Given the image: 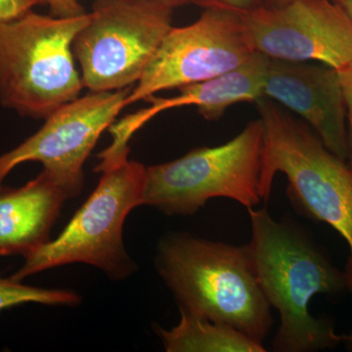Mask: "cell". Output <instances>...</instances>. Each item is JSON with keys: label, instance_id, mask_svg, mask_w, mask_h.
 Returning a JSON list of instances; mask_svg holds the SVG:
<instances>
[{"label": "cell", "instance_id": "44dd1931", "mask_svg": "<svg viewBox=\"0 0 352 352\" xmlns=\"http://www.w3.org/2000/svg\"><path fill=\"white\" fill-rule=\"evenodd\" d=\"M149 1L164 4V6H170L173 9H175L176 7L185 6V0H149Z\"/></svg>", "mask_w": 352, "mask_h": 352}, {"label": "cell", "instance_id": "e0dca14e", "mask_svg": "<svg viewBox=\"0 0 352 352\" xmlns=\"http://www.w3.org/2000/svg\"><path fill=\"white\" fill-rule=\"evenodd\" d=\"M340 85H342V94H344V102L346 107V119L349 120V166L352 168V64L338 69Z\"/></svg>", "mask_w": 352, "mask_h": 352}, {"label": "cell", "instance_id": "7a4b0ae2", "mask_svg": "<svg viewBox=\"0 0 352 352\" xmlns=\"http://www.w3.org/2000/svg\"><path fill=\"white\" fill-rule=\"evenodd\" d=\"M156 267L180 312L231 326L259 344L267 337L271 305L248 245L173 234L159 245Z\"/></svg>", "mask_w": 352, "mask_h": 352}, {"label": "cell", "instance_id": "603a6c76", "mask_svg": "<svg viewBox=\"0 0 352 352\" xmlns=\"http://www.w3.org/2000/svg\"><path fill=\"white\" fill-rule=\"evenodd\" d=\"M342 342L346 344L347 347L352 351V333H349V335H342Z\"/></svg>", "mask_w": 352, "mask_h": 352}, {"label": "cell", "instance_id": "d6986e66", "mask_svg": "<svg viewBox=\"0 0 352 352\" xmlns=\"http://www.w3.org/2000/svg\"><path fill=\"white\" fill-rule=\"evenodd\" d=\"M43 6L50 7L51 15L69 18L87 13L78 0H41Z\"/></svg>", "mask_w": 352, "mask_h": 352}, {"label": "cell", "instance_id": "9a60e30c", "mask_svg": "<svg viewBox=\"0 0 352 352\" xmlns=\"http://www.w3.org/2000/svg\"><path fill=\"white\" fill-rule=\"evenodd\" d=\"M80 302V296L66 289H50L27 286L12 277L0 278V312L23 303L45 305H73Z\"/></svg>", "mask_w": 352, "mask_h": 352}, {"label": "cell", "instance_id": "7402d4cb", "mask_svg": "<svg viewBox=\"0 0 352 352\" xmlns=\"http://www.w3.org/2000/svg\"><path fill=\"white\" fill-rule=\"evenodd\" d=\"M333 1L344 9V12L352 21V0H333Z\"/></svg>", "mask_w": 352, "mask_h": 352}, {"label": "cell", "instance_id": "5bb4252c", "mask_svg": "<svg viewBox=\"0 0 352 352\" xmlns=\"http://www.w3.org/2000/svg\"><path fill=\"white\" fill-rule=\"evenodd\" d=\"M171 330L157 329L168 352H265L263 344L226 324L186 314Z\"/></svg>", "mask_w": 352, "mask_h": 352}, {"label": "cell", "instance_id": "ffe728a7", "mask_svg": "<svg viewBox=\"0 0 352 352\" xmlns=\"http://www.w3.org/2000/svg\"><path fill=\"white\" fill-rule=\"evenodd\" d=\"M296 1H300V0H263V6L267 8H278Z\"/></svg>", "mask_w": 352, "mask_h": 352}, {"label": "cell", "instance_id": "8fae6325", "mask_svg": "<svg viewBox=\"0 0 352 352\" xmlns=\"http://www.w3.org/2000/svg\"><path fill=\"white\" fill-rule=\"evenodd\" d=\"M264 97L300 116L329 151L346 161V107L337 69L270 58Z\"/></svg>", "mask_w": 352, "mask_h": 352}, {"label": "cell", "instance_id": "52a82bcc", "mask_svg": "<svg viewBox=\"0 0 352 352\" xmlns=\"http://www.w3.org/2000/svg\"><path fill=\"white\" fill-rule=\"evenodd\" d=\"M173 10L149 0H96L73 41L83 87L113 91L138 82L173 27Z\"/></svg>", "mask_w": 352, "mask_h": 352}, {"label": "cell", "instance_id": "5b68a950", "mask_svg": "<svg viewBox=\"0 0 352 352\" xmlns=\"http://www.w3.org/2000/svg\"><path fill=\"white\" fill-rule=\"evenodd\" d=\"M90 14L62 18L30 11L0 24V105L44 119L80 97L73 41Z\"/></svg>", "mask_w": 352, "mask_h": 352}, {"label": "cell", "instance_id": "7c38bea8", "mask_svg": "<svg viewBox=\"0 0 352 352\" xmlns=\"http://www.w3.org/2000/svg\"><path fill=\"white\" fill-rule=\"evenodd\" d=\"M80 192L44 170L20 188L0 187V256H28L47 243L68 199Z\"/></svg>", "mask_w": 352, "mask_h": 352}, {"label": "cell", "instance_id": "30bf717a", "mask_svg": "<svg viewBox=\"0 0 352 352\" xmlns=\"http://www.w3.org/2000/svg\"><path fill=\"white\" fill-rule=\"evenodd\" d=\"M131 90L90 91L51 113L36 133L0 156V187L16 166L39 162L44 170L80 192L83 164L103 131L126 107Z\"/></svg>", "mask_w": 352, "mask_h": 352}, {"label": "cell", "instance_id": "ba28073f", "mask_svg": "<svg viewBox=\"0 0 352 352\" xmlns=\"http://www.w3.org/2000/svg\"><path fill=\"white\" fill-rule=\"evenodd\" d=\"M254 52L241 14L204 9L193 24L166 32L126 105L163 90L205 82L244 63Z\"/></svg>", "mask_w": 352, "mask_h": 352}, {"label": "cell", "instance_id": "3957f363", "mask_svg": "<svg viewBox=\"0 0 352 352\" xmlns=\"http://www.w3.org/2000/svg\"><path fill=\"white\" fill-rule=\"evenodd\" d=\"M264 127L261 180L270 198L278 173L296 212L333 227L349 248L344 273L352 295V168L329 151L305 122L267 97L256 102Z\"/></svg>", "mask_w": 352, "mask_h": 352}, {"label": "cell", "instance_id": "9c48e42d", "mask_svg": "<svg viewBox=\"0 0 352 352\" xmlns=\"http://www.w3.org/2000/svg\"><path fill=\"white\" fill-rule=\"evenodd\" d=\"M241 16L245 38L256 52L285 61H317L336 69L352 64V21L333 0L261 6Z\"/></svg>", "mask_w": 352, "mask_h": 352}, {"label": "cell", "instance_id": "4fadbf2b", "mask_svg": "<svg viewBox=\"0 0 352 352\" xmlns=\"http://www.w3.org/2000/svg\"><path fill=\"white\" fill-rule=\"evenodd\" d=\"M270 58L256 52L236 68L205 80L178 88L173 98L148 97L157 113L182 106H196L207 120L221 118L226 109L241 102H256L264 97V85Z\"/></svg>", "mask_w": 352, "mask_h": 352}, {"label": "cell", "instance_id": "ac0fdd59", "mask_svg": "<svg viewBox=\"0 0 352 352\" xmlns=\"http://www.w3.org/2000/svg\"><path fill=\"white\" fill-rule=\"evenodd\" d=\"M43 6L41 0H0V24L10 22Z\"/></svg>", "mask_w": 352, "mask_h": 352}, {"label": "cell", "instance_id": "277c9868", "mask_svg": "<svg viewBox=\"0 0 352 352\" xmlns=\"http://www.w3.org/2000/svg\"><path fill=\"white\" fill-rule=\"evenodd\" d=\"M129 148L99 154L100 180L94 193L76 212L63 232L25 256L12 278L22 282L30 275L71 263H87L113 279L129 276L133 263L124 249L122 231L127 215L143 206L147 168L129 160Z\"/></svg>", "mask_w": 352, "mask_h": 352}, {"label": "cell", "instance_id": "2e32d148", "mask_svg": "<svg viewBox=\"0 0 352 352\" xmlns=\"http://www.w3.org/2000/svg\"><path fill=\"white\" fill-rule=\"evenodd\" d=\"M193 4L203 9H222L245 14L263 6V0H185V6Z\"/></svg>", "mask_w": 352, "mask_h": 352}, {"label": "cell", "instance_id": "6da1fadb", "mask_svg": "<svg viewBox=\"0 0 352 352\" xmlns=\"http://www.w3.org/2000/svg\"><path fill=\"white\" fill-rule=\"evenodd\" d=\"M248 210L252 265L266 300L280 316L272 349L310 352L339 346L342 336L328 319L310 314L309 302L315 296H336L346 289L344 271L296 224L277 221L265 208Z\"/></svg>", "mask_w": 352, "mask_h": 352}, {"label": "cell", "instance_id": "8992f818", "mask_svg": "<svg viewBox=\"0 0 352 352\" xmlns=\"http://www.w3.org/2000/svg\"><path fill=\"white\" fill-rule=\"evenodd\" d=\"M263 148L259 118L224 144L197 148L175 161L148 166L143 206L171 217L196 214L215 198L256 207L267 201L261 180Z\"/></svg>", "mask_w": 352, "mask_h": 352}]
</instances>
